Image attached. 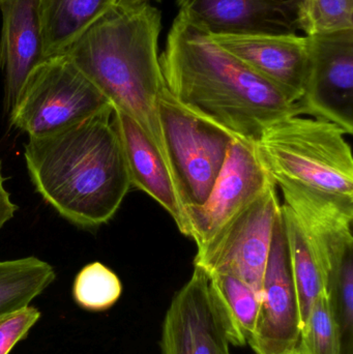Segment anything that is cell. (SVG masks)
Wrapping results in <instances>:
<instances>
[{"instance_id":"obj_3","label":"cell","mask_w":353,"mask_h":354,"mask_svg":"<svg viewBox=\"0 0 353 354\" xmlns=\"http://www.w3.org/2000/svg\"><path fill=\"white\" fill-rule=\"evenodd\" d=\"M161 28V12L151 4L114 6L64 54L114 109L142 128L169 166L159 116L166 89L159 56Z\"/></svg>"},{"instance_id":"obj_16","label":"cell","mask_w":353,"mask_h":354,"mask_svg":"<svg viewBox=\"0 0 353 354\" xmlns=\"http://www.w3.org/2000/svg\"><path fill=\"white\" fill-rule=\"evenodd\" d=\"M314 247L325 268V290L341 328L344 354H352L353 234L352 229L329 235Z\"/></svg>"},{"instance_id":"obj_14","label":"cell","mask_w":353,"mask_h":354,"mask_svg":"<svg viewBox=\"0 0 353 354\" xmlns=\"http://www.w3.org/2000/svg\"><path fill=\"white\" fill-rule=\"evenodd\" d=\"M0 71L3 109L10 114L33 68L44 58L39 0H0Z\"/></svg>"},{"instance_id":"obj_27","label":"cell","mask_w":353,"mask_h":354,"mask_svg":"<svg viewBox=\"0 0 353 354\" xmlns=\"http://www.w3.org/2000/svg\"><path fill=\"white\" fill-rule=\"evenodd\" d=\"M285 354H300V353H298V351H296V349H294V351H290V353H287Z\"/></svg>"},{"instance_id":"obj_9","label":"cell","mask_w":353,"mask_h":354,"mask_svg":"<svg viewBox=\"0 0 353 354\" xmlns=\"http://www.w3.org/2000/svg\"><path fill=\"white\" fill-rule=\"evenodd\" d=\"M274 183L255 145L233 139L221 174L204 203L186 206L187 232L197 250L213 241Z\"/></svg>"},{"instance_id":"obj_21","label":"cell","mask_w":353,"mask_h":354,"mask_svg":"<svg viewBox=\"0 0 353 354\" xmlns=\"http://www.w3.org/2000/svg\"><path fill=\"white\" fill-rule=\"evenodd\" d=\"M296 349L300 354H344L341 328L327 292L315 301Z\"/></svg>"},{"instance_id":"obj_11","label":"cell","mask_w":353,"mask_h":354,"mask_svg":"<svg viewBox=\"0 0 353 354\" xmlns=\"http://www.w3.org/2000/svg\"><path fill=\"white\" fill-rule=\"evenodd\" d=\"M229 338L204 270L194 266L174 295L162 328V354H230Z\"/></svg>"},{"instance_id":"obj_24","label":"cell","mask_w":353,"mask_h":354,"mask_svg":"<svg viewBox=\"0 0 353 354\" xmlns=\"http://www.w3.org/2000/svg\"><path fill=\"white\" fill-rule=\"evenodd\" d=\"M41 317L37 308L27 306L0 318V354H10Z\"/></svg>"},{"instance_id":"obj_22","label":"cell","mask_w":353,"mask_h":354,"mask_svg":"<svg viewBox=\"0 0 353 354\" xmlns=\"http://www.w3.org/2000/svg\"><path fill=\"white\" fill-rule=\"evenodd\" d=\"M122 285L117 274L105 264L95 261L77 274L73 297L79 307L88 311H105L120 299Z\"/></svg>"},{"instance_id":"obj_17","label":"cell","mask_w":353,"mask_h":354,"mask_svg":"<svg viewBox=\"0 0 353 354\" xmlns=\"http://www.w3.org/2000/svg\"><path fill=\"white\" fill-rule=\"evenodd\" d=\"M116 0H39L44 58L60 55Z\"/></svg>"},{"instance_id":"obj_2","label":"cell","mask_w":353,"mask_h":354,"mask_svg":"<svg viewBox=\"0 0 353 354\" xmlns=\"http://www.w3.org/2000/svg\"><path fill=\"white\" fill-rule=\"evenodd\" d=\"M112 105L66 128L28 137L24 159L37 193L74 226L107 224L132 187Z\"/></svg>"},{"instance_id":"obj_15","label":"cell","mask_w":353,"mask_h":354,"mask_svg":"<svg viewBox=\"0 0 353 354\" xmlns=\"http://www.w3.org/2000/svg\"><path fill=\"white\" fill-rule=\"evenodd\" d=\"M114 124L122 141L132 187L144 192L171 216L186 236L184 206L163 156L149 135L130 116L114 109Z\"/></svg>"},{"instance_id":"obj_4","label":"cell","mask_w":353,"mask_h":354,"mask_svg":"<svg viewBox=\"0 0 353 354\" xmlns=\"http://www.w3.org/2000/svg\"><path fill=\"white\" fill-rule=\"evenodd\" d=\"M337 124L292 115L269 124L257 153L284 200L353 205V159Z\"/></svg>"},{"instance_id":"obj_19","label":"cell","mask_w":353,"mask_h":354,"mask_svg":"<svg viewBox=\"0 0 353 354\" xmlns=\"http://www.w3.org/2000/svg\"><path fill=\"white\" fill-rule=\"evenodd\" d=\"M281 209L303 326L315 301L327 292L325 270L316 250L294 214L283 204Z\"/></svg>"},{"instance_id":"obj_10","label":"cell","mask_w":353,"mask_h":354,"mask_svg":"<svg viewBox=\"0 0 353 354\" xmlns=\"http://www.w3.org/2000/svg\"><path fill=\"white\" fill-rule=\"evenodd\" d=\"M300 322L285 227L281 214L276 221L260 290V309L251 348L256 354H285L300 340Z\"/></svg>"},{"instance_id":"obj_1","label":"cell","mask_w":353,"mask_h":354,"mask_svg":"<svg viewBox=\"0 0 353 354\" xmlns=\"http://www.w3.org/2000/svg\"><path fill=\"white\" fill-rule=\"evenodd\" d=\"M160 64L171 97L189 113L236 140L256 145L269 124L305 114L300 104L182 12L174 19Z\"/></svg>"},{"instance_id":"obj_6","label":"cell","mask_w":353,"mask_h":354,"mask_svg":"<svg viewBox=\"0 0 353 354\" xmlns=\"http://www.w3.org/2000/svg\"><path fill=\"white\" fill-rule=\"evenodd\" d=\"M160 124L172 176L184 207L207 201L233 138L184 110L165 89Z\"/></svg>"},{"instance_id":"obj_8","label":"cell","mask_w":353,"mask_h":354,"mask_svg":"<svg viewBox=\"0 0 353 354\" xmlns=\"http://www.w3.org/2000/svg\"><path fill=\"white\" fill-rule=\"evenodd\" d=\"M306 83L298 102L307 115L353 133V28L306 35Z\"/></svg>"},{"instance_id":"obj_12","label":"cell","mask_w":353,"mask_h":354,"mask_svg":"<svg viewBox=\"0 0 353 354\" xmlns=\"http://www.w3.org/2000/svg\"><path fill=\"white\" fill-rule=\"evenodd\" d=\"M222 48L298 103L307 76V39L292 35H211Z\"/></svg>"},{"instance_id":"obj_20","label":"cell","mask_w":353,"mask_h":354,"mask_svg":"<svg viewBox=\"0 0 353 354\" xmlns=\"http://www.w3.org/2000/svg\"><path fill=\"white\" fill-rule=\"evenodd\" d=\"M55 278L53 266L35 256L0 260V318L29 306Z\"/></svg>"},{"instance_id":"obj_23","label":"cell","mask_w":353,"mask_h":354,"mask_svg":"<svg viewBox=\"0 0 353 354\" xmlns=\"http://www.w3.org/2000/svg\"><path fill=\"white\" fill-rule=\"evenodd\" d=\"M298 29L306 35L353 28V0H296Z\"/></svg>"},{"instance_id":"obj_5","label":"cell","mask_w":353,"mask_h":354,"mask_svg":"<svg viewBox=\"0 0 353 354\" xmlns=\"http://www.w3.org/2000/svg\"><path fill=\"white\" fill-rule=\"evenodd\" d=\"M108 105L107 97L60 54L33 68L8 116L12 128L37 137L85 120Z\"/></svg>"},{"instance_id":"obj_7","label":"cell","mask_w":353,"mask_h":354,"mask_svg":"<svg viewBox=\"0 0 353 354\" xmlns=\"http://www.w3.org/2000/svg\"><path fill=\"white\" fill-rule=\"evenodd\" d=\"M281 204L275 183L240 212L205 247L197 250L194 266L209 276L230 274L260 295Z\"/></svg>"},{"instance_id":"obj_18","label":"cell","mask_w":353,"mask_h":354,"mask_svg":"<svg viewBox=\"0 0 353 354\" xmlns=\"http://www.w3.org/2000/svg\"><path fill=\"white\" fill-rule=\"evenodd\" d=\"M209 278L211 295L225 324L230 345L249 344L256 328L260 295L230 274H211Z\"/></svg>"},{"instance_id":"obj_25","label":"cell","mask_w":353,"mask_h":354,"mask_svg":"<svg viewBox=\"0 0 353 354\" xmlns=\"http://www.w3.org/2000/svg\"><path fill=\"white\" fill-rule=\"evenodd\" d=\"M6 179L2 170V160L0 159V231L14 218L18 206L12 200L10 192L6 189Z\"/></svg>"},{"instance_id":"obj_26","label":"cell","mask_w":353,"mask_h":354,"mask_svg":"<svg viewBox=\"0 0 353 354\" xmlns=\"http://www.w3.org/2000/svg\"><path fill=\"white\" fill-rule=\"evenodd\" d=\"M161 2L162 0H116L115 6L122 8H135V6L151 4V2Z\"/></svg>"},{"instance_id":"obj_13","label":"cell","mask_w":353,"mask_h":354,"mask_svg":"<svg viewBox=\"0 0 353 354\" xmlns=\"http://www.w3.org/2000/svg\"><path fill=\"white\" fill-rule=\"evenodd\" d=\"M180 12L211 35H292L296 0H176Z\"/></svg>"}]
</instances>
